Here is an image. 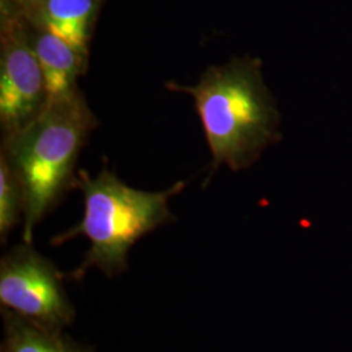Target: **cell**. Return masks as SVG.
Returning a JSON list of instances; mask_svg holds the SVG:
<instances>
[{"instance_id":"cell-8","label":"cell","mask_w":352,"mask_h":352,"mask_svg":"<svg viewBox=\"0 0 352 352\" xmlns=\"http://www.w3.org/2000/svg\"><path fill=\"white\" fill-rule=\"evenodd\" d=\"M4 340L1 352H94L84 343L72 340L63 330L38 327L11 311L1 308Z\"/></svg>"},{"instance_id":"cell-2","label":"cell","mask_w":352,"mask_h":352,"mask_svg":"<svg viewBox=\"0 0 352 352\" xmlns=\"http://www.w3.org/2000/svg\"><path fill=\"white\" fill-rule=\"evenodd\" d=\"M98 119L81 90L47 98L37 116L3 139L0 155L10 164L24 197V243L38 223L77 188L76 164Z\"/></svg>"},{"instance_id":"cell-3","label":"cell","mask_w":352,"mask_h":352,"mask_svg":"<svg viewBox=\"0 0 352 352\" xmlns=\"http://www.w3.org/2000/svg\"><path fill=\"white\" fill-rule=\"evenodd\" d=\"M77 188L84 195V215L78 225L56 235L52 245H60L77 236H85L90 248L81 265L71 274L81 280L91 267L107 278L119 277L128 269V252L142 236L175 221L168 201L184 187L177 182L161 192H148L126 186L109 170L96 177L78 171Z\"/></svg>"},{"instance_id":"cell-1","label":"cell","mask_w":352,"mask_h":352,"mask_svg":"<svg viewBox=\"0 0 352 352\" xmlns=\"http://www.w3.org/2000/svg\"><path fill=\"white\" fill-rule=\"evenodd\" d=\"M261 68L260 59L234 58L209 67L195 85L167 84L193 98L213 157L210 176L223 164L232 171L251 167L282 138L277 102Z\"/></svg>"},{"instance_id":"cell-5","label":"cell","mask_w":352,"mask_h":352,"mask_svg":"<svg viewBox=\"0 0 352 352\" xmlns=\"http://www.w3.org/2000/svg\"><path fill=\"white\" fill-rule=\"evenodd\" d=\"M0 43V124L10 136L30 123L45 106L43 74L33 49L30 32L6 14Z\"/></svg>"},{"instance_id":"cell-9","label":"cell","mask_w":352,"mask_h":352,"mask_svg":"<svg viewBox=\"0 0 352 352\" xmlns=\"http://www.w3.org/2000/svg\"><path fill=\"white\" fill-rule=\"evenodd\" d=\"M24 218V197L10 164L0 155V238L6 243L10 232Z\"/></svg>"},{"instance_id":"cell-6","label":"cell","mask_w":352,"mask_h":352,"mask_svg":"<svg viewBox=\"0 0 352 352\" xmlns=\"http://www.w3.org/2000/svg\"><path fill=\"white\" fill-rule=\"evenodd\" d=\"M30 37L43 74L47 98L62 97L78 88L77 78L85 74L89 56L41 28L30 32Z\"/></svg>"},{"instance_id":"cell-7","label":"cell","mask_w":352,"mask_h":352,"mask_svg":"<svg viewBox=\"0 0 352 352\" xmlns=\"http://www.w3.org/2000/svg\"><path fill=\"white\" fill-rule=\"evenodd\" d=\"M96 0H42L37 26L62 38L76 50L89 56L90 26Z\"/></svg>"},{"instance_id":"cell-4","label":"cell","mask_w":352,"mask_h":352,"mask_svg":"<svg viewBox=\"0 0 352 352\" xmlns=\"http://www.w3.org/2000/svg\"><path fill=\"white\" fill-rule=\"evenodd\" d=\"M64 276L47 257L24 243L0 261V302L38 327L64 330L76 311L64 287Z\"/></svg>"}]
</instances>
